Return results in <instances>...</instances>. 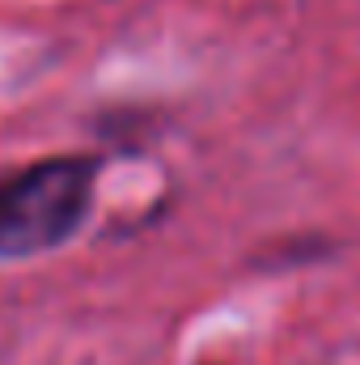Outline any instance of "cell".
<instances>
[{
    "label": "cell",
    "instance_id": "cell-1",
    "mask_svg": "<svg viewBox=\"0 0 360 365\" xmlns=\"http://www.w3.org/2000/svg\"><path fill=\"white\" fill-rule=\"evenodd\" d=\"M93 162L55 158L0 179V255H34L64 242L90 208Z\"/></svg>",
    "mask_w": 360,
    "mask_h": 365
}]
</instances>
